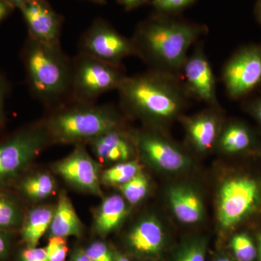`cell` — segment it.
<instances>
[{"instance_id": "obj_18", "label": "cell", "mask_w": 261, "mask_h": 261, "mask_svg": "<svg viewBox=\"0 0 261 261\" xmlns=\"http://www.w3.org/2000/svg\"><path fill=\"white\" fill-rule=\"evenodd\" d=\"M49 229L51 237L63 238L71 236L79 238L83 232L82 221L65 192L59 196Z\"/></svg>"}, {"instance_id": "obj_21", "label": "cell", "mask_w": 261, "mask_h": 261, "mask_svg": "<svg viewBox=\"0 0 261 261\" xmlns=\"http://www.w3.org/2000/svg\"><path fill=\"white\" fill-rule=\"evenodd\" d=\"M252 142L251 132L240 123H231L225 126L218 140L220 148L228 153L246 150L251 147Z\"/></svg>"}, {"instance_id": "obj_17", "label": "cell", "mask_w": 261, "mask_h": 261, "mask_svg": "<svg viewBox=\"0 0 261 261\" xmlns=\"http://www.w3.org/2000/svg\"><path fill=\"white\" fill-rule=\"evenodd\" d=\"M175 216L184 224H195L203 216V205L200 197L191 189L173 187L168 193Z\"/></svg>"}, {"instance_id": "obj_38", "label": "cell", "mask_w": 261, "mask_h": 261, "mask_svg": "<svg viewBox=\"0 0 261 261\" xmlns=\"http://www.w3.org/2000/svg\"><path fill=\"white\" fill-rule=\"evenodd\" d=\"M7 3L13 7L14 9L18 8L20 9L22 7L24 6L27 3H30V2L34 1V0H5Z\"/></svg>"}, {"instance_id": "obj_14", "label": "cell", "mask_w": 261, "mask_h": 261, "mask_svg": "<svg viewBox=\"0 0 261 261\" xmlns=\"http://www.w3.org/2000/svg\"><path fill=\"white\" fill-rule=\"evenodd\" d=\"M219 108V105L210 106L207 111L184 121L189 140L198 150H209L219 140L221 132Z\"/></svg>"}, {"instance_id": "obj_2", "label": "cell", "mask_w": 261, "mask_h": 261, "mask_svg": "<svg viewBox=\"0 0 261 261\" xmlns=\"http://www.w3.org/2000/svg\"><path fill=\"white\" fill-rule=\"evenodd\" d=\"M118 92L123 111L153 123L178 118L192 99L180 75L149 69L127 75Z\"/></svg>"}, {"instance_id": "obj_34", "label": "cell", "mask_w": 261, "mask_h": 261, "mask_svg": "<svg viewBox=\"0 0 261 261\" xmlns=\"http://www.w3.org/2000/svg\"><path fill=\"white\" fill-rule=\"evenodd\" d=\"M247 108L249 112L256 118L261 124V96L254 98L247 104Z\"/></svg>"}, {"instance_id": "obj_29", "label": "cell", "mask_w": 261, "mask_h": 261, "mask_svg": "<svg viewBox=\"0 0 261 261\" xmlns=\"http://www.w3.org/2000/svg\"><path fill=\"white\" fill-rule=\"evenodd\" d=\"M49 261H65L68 251L65 238L51 237L46 247Z\"/></svg>"}, {"instance_id": "obj_31", "label": "cell", "mask_w": 261, "mask_h": 261, "mask_svg": "<svg viewBox=\"0 0 261 261\" xmlns=\"http://www.w3.org/2000/svg\"><path fill=\"white\" fill-rule=\"evenodd\" d=\"M18 261H49L45 248L27 247L20 252Z\"/></svg>"}, {"instance_id": "obj_32", "label": "cell", "mask_w": 261, "mask_h": 261, "mask_svg": "<svg viewBox=\"0 0 261 261\" xmlns=\"http://www.w3.org/2000/svg\"><path fill=\"white\" fill-rule=\"evenodd\" d=\"M9 83L0 70V127L4 126L5 122V99L9 92Z\"/></svg>"}, {"instance_id": "obj_39", "label": "cell", "mask_w": 261, "mask_h": 261, "mask_svg": "<svg viewBox=\"0 0 261 261\" xmlns=\"http://www.w3.org/2000/svg\"><path fill=\"white\" fill-rule=\"evenodd\" d=\"M254 14L257 21L261 25V0H256L254 9Z\"/></svg>"}, {"instance_id": "obj_33", "label": "cell", "mask_w": 261, "mask_h": 261, "mask_svg": "<svg viewBox=\"0 0 261 261\" xmlns=\"http://www.w3.org/2000/svg\"><path fill=\"white\" fill-rule=\"evenodd\" d=\"M11 247L10 232L0 229V261H5L9 257Z\"/></svg>"}, {"instance_id": "obj_7", "label": "cell", "mask_w": 261, "mask_h": 261, "mask_svg": "<svg viewBox=\"0 0 261 261\" xmlns=\"http://www.w3.org/2000/svg\"><path fill=\"white\" fill-rule=\"evenodd\" d=\"M80 53L111 64L123 65V60L137 56L132 38L118 32L108 20L97 18L82 34Z\"/></svg>"}, {"instance_id": "obj_12", "label": "cell", "mask_w": 261, "mask_h": 261, "mask_svg": "<svg viewBox=\"0 0 261 261\" xmlns=\"http://www.w3.org/2000/svg\"><path fill=\"white\" fill-rule=\"evenodd\" d=\"M19 10L27 24L29 37L43 44L61 45L63 17L47 0H34Z\"/></svg>"}, {"instance_id": "obj_5", "label": "cell", "mask_w": 261, "mask_h": 261, "mask_svg": "<svg viewBox=\"0 0 261 261\" xmlns=\"http://www.w3.org/2000/svg\"><path fill=\"white\" fill-rule=\"evenodd\" d=\"M126 77L123 65L111 64L79 51L71 58L69 99L96 102L102 94L118 91Z\"/></svg>"}, {"instance_id": "obj_20", "label": "cell", "mask_w": 261, "mask_h": 261, "mask_svg": "<svg viewBox=\"0 0 261 261\" xmlns=\"http://www.w3.org/2000/svg\"><path fill=\"white\" fill-rule=\"evenodd\" d=\"M54 212L55 208L51 206H39L29 211L20 227L21 238L27 247L37 246L50 226Z\"/></svg>"}, {"instance_id": "obj_30", "label": "cell", "mask_w": 261, "mask_h": 261, "mask_svg": "<svg viewBox=\"0 0 261 261\" xmlns=\"http://www.w3.org/2000/svg\"><path fill=\"white\" fill-rule=\"evenodd\" d=\"M86 253L93 261H114L115 255L111 249L103 242L91 244L85 250Z\"/></svg>"}, {"instance_id": "obj_4", "label": "cell", "mask_w": 261, "mask_h": 261, "mask_svg": "<svg viewBox=\"0 0 261 261\" xmlns=\"http://www.w3.org/2000/svg\"><path fill=\"white\" fill-rule=\"evenodd\" d=\"M43 124L53 143L80 144L123 128V118L111 105L68 99L50 108Z\"/></svg>"}, {"instance_id": "obj_10", "label": "cell", "mask_w": 261, "mask_h": 261, "mask_svg": "<svg viewBox=\"0 0 261 261\" xmlns=\"http://www.w3.org/2000/svg\"><path fill=\"white\" fill-rule=\"evenodd\" d=\"M181 77L192 99L209 106H219L216 80L202 42L196 43L193 53L187 56Z\"/></svg>"}, {"instance_id": "obj_19", "label": "cell", "mask_w": 261, "mask_h": 261, "mask_svg": "<svg viewBox=\"0 0 261 261\" xmlns=\"http://www.w3.org/2000/svg\"><path fill=\"white\" fill-rule=\"evenodd\" d=\"M126 214V202L123 197L113 195L106 197L96 214L94 220L96 231L102 236L112 232L121 224Z\"/></svg>"}, {"instance_id": "obj_6", "label": "cell", "mask_w": 261, "mask_h": 261, "mask_svg": "<svg viewBox=\"0 0 261 261\" xmlns=\"http://www.w3.org/2000/svg\"><path fill=\"white\" fill-rule=\"evenodd\" d=\"M51 143L50 136L42 121L20 128L0 142V187L14 184Z\"/></svg>"}, {"instance_id": "obj_26", "label": "cell", "mask_w": 261, "mask_h": 261, "mask_svg": "<svg viewBox=\"0 0 261 261\" xmlns=\"http://www.w3.org/2000/svg\"><path fill=\"white\" fill-rule=\"evenodd\" d=\"M230 245L238 261H253L257 256L256 247L247 233L233 236Z\"/></svg>"}, {"instance_id": "obj_8", "label": "cell", "mask_w": 261, "mask_h": 261, "mask_svg": "<svg viewBox=\"0 0 261 261\" xmlns=\"http://www.w3.org/2000/svg\"><path fill=\"white\" fill-rule=\"evenodd\" d=\"M226 94L243 99L261 85V44L240 47L225 63L221 73Z\"/></svg>"}, {"instance_id": "obj_40", "label": "cell", "mask_w": 261, "mask_h": 261, "mask_svg": "<svg viewBox=\"0 0 261 261\" xmlns=\"http://www.w3.org/2000/svg\"><path fill=\"white\" fill-rule=\"evenodd\" d=\"M114 261H130L128 258L124 255H121V254H117L115 255Z\"/></svg>"}, {"instance_id": "obj_41", "label": "cell", "mask_w": 261, "mask_h": 261, "mask_svg": "<svg viewBox=\"0 0 261 261\" xmlns=\"http://www.w3.org/2000/svg\"><path fill=\"white\" fill-rule=\"evenodd\" d=\"M86 1L90 2V3H94L97 5H106V0H86Z\"/></svg>"}, {"instance_id": "obj_15", "label": "cell", "mask_w": 261, "mask_h": 261, "mask_svg": "<svg viewBox=\"0 0 261 261\" xmlns=\"http://www.w3.org/2000/svg\"><path fill=\"white\" fill-rule=\"evenodd\" d=\"M88 144L98 159L106 162L128 161L136 145L133 134L127 133L123 128L106 132Z\"/></svg>"}, {"instance_id": "obj_1", "label": "cell", "mask_w": 261, "mask_h": 261, "mask_svg": "<svg viewBox=\"0 0 261 261\" xmlns=\"http://www.w3.org/2000/svg\"><path fill=\"white\" fill-rule=\"evenodd\" d=\"M208 32L205 24L192 21L181 15L152 13L137 24L132 39L136 57L148 69L181 76L190 47Z\"/></svg>"}, {"instance_id": "obj_23", "label": "cell", "mask_w": 261, "mask_h": 261, "mask_svg": "<svg viewBox=\"0 0 261 261\" xmlns=\"http://www.w3.org/2000/svg\"><path fill=\"white\" fill-rule=\"evenodd\" d=\"M23 219L18 202L9 194L0 190V229L12 232L21 227Z\"/></svg>"}, {"instance_id": "obj_36", "label": "cell", "mask_w": 261, "mask_h": 261, "mask_svg": "<svg viewBox=\"0 0 261 261\" xmlns=\"http://www.w3.org/2000/svg\"><path fill=\"white\" fill-rule=\"evenodd\" d=\"M14 10L5 0H0V23L8 18Z\"/></svg>"}, {"instance_id": "obj_9", "label": "cell", "mask_w": 261, "mask_h": 261, "mask_svg": "<svg viewBox=\"0 0 261 261\" xmlns=\"http://www.w3.org/2000/svg\"><path fill=\"white\" fill-rule=\"evenodd\" d=\"M260 185L248 177L231 178L223 184L218 201V218L223 228H231L256 208Z\"/></svg>"}, {"instance_id": "obj_24", "label": "cell", "mask_w": 261, "mask_h": 261, "mask_svg": "<svg viewBox=\"0 0 261 261\" xmlns=\"http://www.w3.org/2000/svg\"><path fill=\"white\" fill-rule=\"evenodd\" d=\"M140 166L136 161H125L106 170L101 174V181L108 185H124L140 172Z\"/></svg>"}, {"instance_id": "obj_22", "label": "cell", "mask_w": 261, "mask_h": 261, "mask_svg": "<svg viewBox=\"0 0 261 261\" xmlns=\"http://www.w3.org/2000/svg\"><path fill=\"white\" fill-rule=\"evenodd\" d=\"M20 189L31 200H42L47 198L55 191L56 181L48 173H37L22 180Z\"/></svg>"}, {"instance_id": "obj_42", "label": "cell", "mask_w": 261, "mask_h": 261, "mask_svg": "<svg viewBox=\"0 0 261 261\" xmlns=\"http://www.w3.org/2000/svg\"><path fill=\"white\" fill-rule=\"evenodd\" d=\"M214 261H233L232 259L226 256H220L217 257Z\"/></svg>"}, {"instance_id": "obj_11", "label": "cell", "mask_w": 261, "mask_h": 261, "mask_svg": "<svg viewBox=\"0 0 261 261\" xmlns=\"http://www.w3.org/2000/svg\"><path fill=\"white\" fill-rule=\"evenodd\" d=\"M58 175L70 185L93 195H102L99 165L82 144L53 166Z\"/></svg>"}, {"instance_id": "obj_43", "label": "cell", "mask_w": 261, "mask_h": 261, "mask_svg": "<svg viewBox=\"0 0 261 261\" xmlns=\"http://www.w3.org/2000/svg\"><path fill=\"white\" fill-rule=\"evenodd\" d=\"M258 247H259V258H260V261H261V233L259 234L258 236Z\"/></svg>"}, {"instance_id": "obj_25", "label": "cell", "mask_w": 261, "mask_h": 261, "mask_svg": "<svg viewBox=\"0 0 261 261\" xmlns=\"http://www.w3.org/2000/svg\"><path fill=\"white\" fill-rule=\"evenodd\" d=\"M149 182L147 178L142 172L137 175L120 189L123 197L130 204H137L145 198L148 191Z\"/></svg>"}, {"instance_id": "obj_28", "label": "cell", "mask_w": 261, "mask_h": 261, "mask_svg": "<svg viewBox=\"0 0 261 261\" xmlns=\"http://www.w3.org/2000/svg\"><path fill=\"white\" fill-rule=\"evenodd\" d=\"M205 252L203 242H192L181 249L176 261H205Z\"/></svg>"}, {"instance_id": "obj_3", "label": "cell", "mask_w": 261, "mask_h": 261, "mask_svg": "<svg viewBox=\"0 0 261 261\" xmlns=\"http://www.w3.org/2000/svg\"><path fill=\"white\" fill-rule=\"evenodd\" d=\"M29 91L47 108L70 98L71 58L61 45H49L27 38L21 51Z\"/></svg>"}, {"instance_id": "obj_27", "label": "cell", "mask_w": 261, "mask_h": 261, "mask_svg": "<svg viewBox=\"0 0 261 261\" xmlns=\"http://www.w3.org/2000/svg\"><path fill=\"white\" fill-rule=\"evenodd\" d=\"M197 2V0H152L150 5L153 8V13L177 15H181Z\"/></svg>"}, {"instance_id": "obj_13", "label": "cell", "mask_w": 261, "mask_h": 261, "mask_svg": "<svg viewBox=\"0 0 261 261\" xmlns=\"http://www.w3.org/2000/svg\"><path fill=\"white\" fill-rule=\"evenodd\" d=\"M133 135L138 149L159 167L176 171L187 166V156L157 132H142Z\"/></svg>"}, {"instance_id": "obj_37", "label": "cell", "mask_w": 261, "mask_h": 261, "mask_svg": "<svg viewBox=\"0 0 261 261\" xmlns=\"http://www.w3.org/2000/svg\"><path fill=\"white\" fill-rule=\"evenodd\" d=\"M72 261H93L87 255L85 250H78L72 257Z\"/></svg>"}, {"instance_id": "obj_16", "label": "cell", "mask_w": 261, "mask_h": 261, "mask_svg": "<svg viewBox=\"0 0 261 261\" xmlns=\"http://www.w3.org/2000/svg\"><path fill=\"white\" fill-rule=\"evenodd\" d=\"M130 248L140 255H156L164 244V232L158 220L148 218L138 223L128 238Z\"/></svg>"}, {"instance_id": "obj_35", "label": "cell", "mask_w": 261, "mask_h": 261, "mask_svg": "<svg viewBox=\"0 0 261 261\" xmlns=\"http://www.w3.org/2000/svg\"><path fill=\"white\" fill-rule=\"evenodd\" d=\"M151 1L152 0H116L117 3L121 5L126 11L137 9L142 5L150 4Z\"/></svg>"}]
</instances>
